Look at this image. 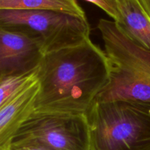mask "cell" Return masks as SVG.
<instances>
[{"label":"cell","instance_id":"8992f818","mask_svg":"<svg viewBox=\"0 0 150 150\" xmlns=\"http://www.w3.org/2000/svg\"><path fill=\"white\" fill-rule=\"evenodd\" d=\"M45 53L23 33L0 29V79L35 73Z\"/></svg>","mask_w":150,"mask_h":150},{"label":"cell","instance_id":"7a4b0ae2","mask_svg":"<svg viewBox=\"0 0 150 150\" xmlns=\"http://www.w3.org/2000/svg\"><path fill=\"white\" fill-rule=\"evenodd\" d=\"M109 64V81L96 102L129 100L150 105V51L127 38L114 21L98 24Z\"/></svg>","mask_w":150,"mask_h":150},{"label":"cell","instance_id":"7c38bea8","mask_svg":"<svg viewBox=\"0 0 150 150\" xmlns=\"http://www.w3.org/2000/svg\"><path fill=\"white\" fill-rule=\"evenodd\" d=\"M11 150H49L42 146L33 144L28 143H17L14 142L12 146Z\"/></svg>","mask_w":150,"mask_h":150},{"label":"cell","instance_id":"4fadbf2b","mask_svg":"<svg viewBox=\"0 0 150 150\" xmlns=\"http://www.w3.org/2000/svg\"><path fill=\"white\" fill-rule=\"evenodd\" d=\"M137 1L150 19V0H137Z\"/></svg>","mask_w":150,"mask_h":150},{"label":"cell","instance_id":"5b68a950","mask_svg":"<svg viewBox=\"0 0 150 150\" xmlns=\"http://www.w3.org/2000/svg\"><path fill=\"white\" fill-rule=\"evenodd\" d=\"M14 142L33 144L49 150H88L87 119L84 114L32 113Z\"/></svg>","mask_w":150,"mask_h":150},{"label":"cell","instance_id":"9c48e42d","mask_svg":"<svg viewBox=\"0 0 150 150\" xmlns=\"http://www.w3.org/2000/svg\"><path fill=\"white\" fill-rule=\"evenodd\" d=\"M3 10H51L86 17L77 0H0Z\"/></svg>","mask_w":150,"mask_h":150},{"label":"cell","instance_id":"3957f363","mask_svg":"<svg viewBox=\"0 0 150 150\" xmlns=\"http://www.w3.org/2000/svg\"><path fill=\"white\" fill-rule=\"evenodd\" d=\"M86 117L88 150H150V105L95 101Z\"/></svg>","mask_w":150,"mask_h":150},{"label":"cell","instance_id":"30bf717a","mask_svg":"<svg viewBox=\"0 0 150 150\" xmlns=\"http://www.w3.org/2000/svg\"><path fill=\"white\" fill-rule=\"evenodd\" d=\"M37 70L29 75L12 76L0 79V107L4 105L21 88L36 76Z\"/></svg>","mask_w":150,"mask_h":150},{"label":"cell","instance_id":"277c9868","mask_svg":"<svg viewBox=\"0 0 150 150\" xmlns=\"http://www.w3.org/2000/svg\"><path fill=\"white\" fill-rule=\"evenodd\" d=\"M0 29L27 35L40 45L45 54L90 38L87 18L51 10L0 9Z\"/></svg>","mask_w":150,"mask_h":150},{"label":"cell","instance_id":"6da1fadb","mask_svg":"<svg viewBox=\"0 0 150 150\" xmlns=\"http://www.w3.org/2000/svg\"><path fill=\"white\" fill-rule=\"evenodd\" d=\"M37 79L33 113L86 115L109 81L108 60L89 38L45 54Z\"/></svg>","mask_w":150,"mask_h":150},{"label":"cell","instance_id":"52a82bcc","mask_svg":"<svg viewBox=\"0 0 150 150\" xmlns=\"http://www.w3.org/2000/svg\"><path fill=\"white\" fill-rule=\"evenodd\" d=\"M36 76L0 107V150H11L21 126L34 111L38 92Z\"/></svg>","mask_w":150,"mask_h":150},{"label":"cell","instance_id":"ba28073f","mask_svg":"<svg viewBox=\"0 0 150 150\" xmlns=\"http://www.w3.org/2000/svg\"><path fill=\"white\" fill-rule=\"evenodd\" d=\"M120 29L133 42L150 51V19L137 0H117Z\"/></svg>","mask_w":150,"mask_h":150},{"label":"cell","instance_id":"8fae6325","mask_svg":"<svg viewBox=\"0 0 150 150\" xmlns=\"http://www.w3.org/2000/svg\"><path fill=\"white\" fill-rule=\"evenodd\" d=\"M103 10L113 21L117 22L120 19V11L117 0H86Z\"/></svg>","mask_w":150,"mask_h":150}]
</instances>
